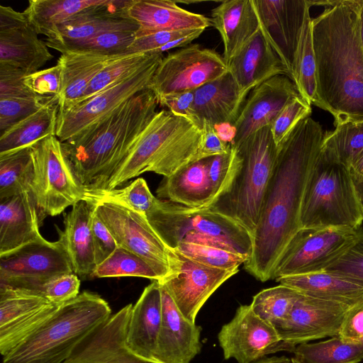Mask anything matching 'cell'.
Instances as JSON below:
<instances>
[{"label": "cell", "instance_id": "91938a15", "mask_svg": "<svg viewBox=\"0 0 363 363\" xmlns=\"http://www.w3.org/2000/svg\"><path fill=\"white\" fill-rule=\"evenodd\" d=\"M337 336L345 341L363 345V302L347 311Z\"/></svg>", "mask_w": 363, "mask_h": 363}, {"label": "cell", "instance_id": "db71d44e", "mask_svg": "<svg viewBox=\"0 0 363 363\" xmlns=\"http://www.w3.org/2000/svg\"><path fill=\"white\" fill-rule=\"evenodd\" d=\"M80 280L74 273L65 274L45 283L41 294L51 303L63 304L79 294Z\"/></svg>", "mask_w": 363, "mask_h": 363}, {"label": "cell", "instance_id": "7bdbcfd3", "mask_svg": "<svg viewBox=\"0 0 363 363\" xmlns=\"http://www.w3.org/2000/svg\"><path fill=\"white\" fill-rule=\"evenodd\" d=\"M152 55L153 54L133 53L113 57L93 79L84 96L77 103L90 99L133 74L147 62Z\"/></svg>", "mask_w": 363, "mask_h": 363}, {"label": "cell", "instance_id": "5b68a950", "mask_svg": "<svg viewBox=\"0 0 363 363\" xmlns=\"http://www.w3.org/2000/svg\"><path fill=\"white\" fill-rule=\"evenodd\" d=\"M111 315L99 295L83 291L23 342L3 356L2 363H63L76 347Z\"/></svg>", "mask_w": 363, "mask_h": 363}, {"label": "cell", "instance_id": "7c38bea8", "mask_svg": "<svg viewBox=\"0 0 363 363\" xmlns=\"http://www.w3.org/2000/svg\"><path fill=\"white\" fill-rule=\"evenodd\" d=\"M155 53L137 71L95 96L70 107L59 109L56 136L63 143L102 119L123 102L145 89L163 58Z\"/></svg>", "mask_w": 363, "mask_h": 363}, {"label": "cell", "instance_id": "f5cc1de1", "mask_svg": "<svg viewBox=\"0 0 363 363\" xmlns=\"http://www.w3.org/2000/svg\"><path fill=\"white\" fill-rule=\"evenodd\" d=\"M24 84L34 94L41 96H57L62 87V67L55 65L26 75Z\"/></svg>", "mask_w": 363, "mask_h": 363}, {"label": "cell", "instance_id": "4fadbf2b", "mask_svg": "<svg viewBox=\"0 0 363 363\" xmlns=\"http://www.w3.org/2000/svg\"><path fill=\"white\" fill-rule=\"evenodd\" d=\"M70 273L73 267L60 238L56 242L44 238L0 256V285L40 292L48 281Z\"/></svg>", "mask_w": 363, "mask_h": 363}, {"label": "cell", "instance_id": "83f0119b", "mask_svg": "<svg viewBox=\"0 0 363 363\" xmlns=\"http://www.w3.org/2000/svg\"><path fill=\"white\" fill-rule=\"evenodd\" d=\"M96 201L88 196L80 200L65 217V229H58L68 252L74 273L92 276L96 268L91 233V219Z\"/></svg>", "mask_w": 363, "mask_h": 363}, {"label": "cell", "instance_id": "d4e9b609", "mask_svg": "<svg viewBox=\"0 0 363 363\" xmlns=\"http://www.w3.org/2000/svg\"><path fill=\"white\" fill-rule=\"evenodd\" d=\"M0 201V256L44 239L39 230V214L30 192Z\"/></svg>", "mask_w": 363, "mask_h": 363}, {"label": "cell", "instance_id": "681fc988", "mask_svg": "<svg viewBox=\"0 0 363 363\" xmlns=\"http://www.w3.org/2000/svg\"><path fill=\"white\" fill-rule=\"evenodd\" d=\"M311 105L301 96L289 103L279 113L273 124L271 131L279 148L296 125L303 119L311 116Z\"/></svg>", "mask_w": 363, "mask_h": 363}, {"label": "cell", "instance_id": "9f6ffc18", "mask_svg": "<svg viewBox=\"0 0 363 363\" xmlns=\"http://www.w3.org/2000/svg\"><path fill=\"white\" fill-rule=\"evenodd\" d=\"M91 233L96 267L108 258L118 247L112 234L94 212Z\"/></svg>", "mask_w": 363, "mask_h": 363}, {"label": "cell", "instance_id": "ffe728a7", "mask_svg": "<svg viewBox=\"0 0 363 363\" xmlns=\"http://www.w3.org/2000/svg\"><path fill=\"white\" fill-rule=\"evenodd\" d=\"M299 96L295 84L286 75L274 76L254 88L232 125L234 133L230 143L238 147L253 133L271 126L282 110Z\"/></svg>", "mask_w": 363, "mask_h": 363}, {"label": "cell", "instance_id": "3957f363", "mask_svg": "<svg viewBox=\"0 0 363 363\" xmlns=\"http://www.w3.org/2000/svg\"><path fill=\"white\" fill-rule=\"evenodd\" d=\"M157 105L155 94L143 90L62 143L86 194L100 189L109 179L157 113Z\"/></svg>", "mask_w": 363, "mask_h": 363}, {"label": "cell", "instance_id": "03108f58", "mask_svg": "<svg viewBox=\"0 0 363 363\" xmlns=\"http://www.w3.org/2000/svg\"><path fill=\"white\" fill-rule=\"evenodd\" d=\"M289 363H301L300 361H298L295 357H292L289 359Z\"/></svg>", "mask_w": 363, "mask_h": 363}, {"label": "cell", "instance_id": "11a10c76", "mask_svg": "<svg viewBox=\"0 0 363 363\" xmlns=\"http://www.w3.org/2000/svg\"><path fill=\"white\" fill-rule=\"evenodd\" d=\"M26 75L16 67L0 63V99L38 96L24 84Z\"/></svg>", "mask_w": 363, "mask_h": 363}, {"label": "cell", "instance_id": "8fae6325", "mask_svg": "<svg viewBox=\"0 0 363 363\" xmlns=\"http://www.w3.org/2000/svg\"><path fill=\"white\" fill-rule=\"evenodd\" d=\"M228 72L222 55L199 44H190L163 57L148 89L157 100L172 94L194 91Z\"/></svg>", "mask_w": 363, "mask_h": 363}, {"label": "cell", "instance_id": "c3c4849f", "mask_svg": "<svg viewBox=\"0 0 363 363\" xmlns=\"http://www.w3.org/2000/svg\"><path fill=\"white\" fill-rule=\"evenodd\" d=\"M53 96L0 99V134L43 107Z\"/></svg>", "mask_w": 363, "mask_h": 363}, {"label": "cell", "instance_id": "f907efd6", "mask_svg": "<svg viewBox=\"0 0 363 363\" xmlns=\"http://www.w3.org/2000/svg\"><path fill=\"white\" fill-rule=\"evenodd\" d=\"M325 271L342 275L363 285V225L355 243Z\"/></svg>", "mask_w": 363, "mask_h": 363}, {"label": "cell", "instance_id": "8992f818", "mask_svg": "<svg viewBox=\"0 0 363 363\" xmlns=\"http://www.w3.org/2000/svg\"><path fill=\"white\" fill-rule=\"evenodd\" d=\"M362 223L363 213L350 167L322 145L306 181L301 228L358 229Z\"/></svg>", "mask_w": 363, "mask_h": 363}, {"label": "cell", "instance_id": "cb8c5ba5", "mask_svg": "<svg viewBox=\"0 0 363 363\" xmlns=\"http://www.w3.org/2000/svg\"><path fill=\"white\" fill-rule=\"evenodd\" d=\"M228 71L241 92H250L266 80L289 74L260 28L241 50L227 62Z\"/></svg>", "mask_w": 363, "mask_h": 363}, {"label": "cell", "instance_id": "60d3db41", "mask_svg": "<svg viewBox=\"0 0 363 363\" xmlns=\"http://www.w3.org/2000/svg\"><path fill=\"white\" fill-rule=\"evenodd\" d=\"M301 295L296 289L279 284L258 292L250 306L258 316L275 328L286 318Z\"/></svg>", "mask_w": 363, "mask_h": 363}, {"label": "cell", "instance_id": "e7e4bbea", "mask_svg": "<svg viewBox=\"0 0 363 363\" xmlns=\"http://www.w3.org/2000/svg\"><path fill=\"white\" fill-rule=\"evenodd\" d=\"M360 37L363 48V0H360Z\"/></svg>", "mask_w": 363, "mask_h": 363}, {"label": "cell", "instance_id": "1f68e13d", "mask_svg": "<svg viewBox=\"0 0 363 363\" xmlns=\"http://www.w3.org/2000/svg\"><path fill=\"white\" fill-rule=\"evenodd\" d=\"M208 157L191 162L164 177L157 189L158 199L189 208H206L214 199L208 176Z\"/></svg>", "mask_w": 363, "mask_h": 363}, {"label": "cell", "instance_id": "52a82bcc", "mask_svg": "<svg viewBox=\"0 0 363 363\" xmlns=\"http://www.w3.org/2000/svg\"><path fill=\"white\" fill-rule=\"evenodd\" d=\"M146 217L169 249L182 242H192L250 257V233L231 218L208 208H189L156 198Z\"/></svg>", "mask_w": 363, "mask_h": 363}, {"label": "cell", "instance_id": "b9f144b4", "mask_svg": "<svg viewBox=\"0 0 363 363\" xmlns=\"http://www.w3.org/2000/svg\"><path fill=\"white\" fill-rule=\"evenodd\" d=\"M323 145L338 161L348 167L363 152V121L335 124L332 132H325Z\"/></svg>", "mask_w": 363, "mask_h": 363}, {"label": "cell", "instance_id": "f1b7e54d", "mask_svg": "<svg viewBox=\"0 0 363 363\" xmlns=\"http://www.w3.org/2000/svg\"><path fill=\"white\" fill-rule=\"evenodd\" d=\"M127 12L142 31L206 29L212 26L211 18L182 9L176 1L133 0Z\"/></svg>", "mask_w": 363, "mask_h": 363}, {"label": "cell", "instance_id": "d590c367", "mask_svg": "<svg viewBox=\"0 0 363 363\" xmlns=\"http://www.w3.org/2000/svg\"><path fill=\"white\" fill-rule=\"evenodd\" d=\"M107 0H30L23 11L38 34L48 37L54 29L82 11Z\"/></svg>", "mask_w": 363, "mask_h": 363}, {"label": "cell", "instance_id": "603a6c76", "mask_svg": "<svg viewBox=\"0 0 363 363\" xmlns=\"http://www.w3.org/2000/svg\"><path fill=\"white\" fill-rule=\"evenodd\" d=\"M161 290L162 321L155 360L190 363L201 352V328L184 316L162 286Z\"/></svg>", "mask_w": 363, "mask_h": 363}, {"label": "cell", "instance_id": "6f0895ef", "mask_svg": "<svg viewBox=\"0 0 363 363\" xmlns=\"http://www.w3.org/2000/svg\"><path fill=\"white\" fill-rule=\"evenodd\" d=\"M201 133L198 160L225 154L229 151L231 143H228L223 140L213 125L207 121H203Z\"/></svg>", "mask_w": 363, "mask_h": 363}, {"label": "cell", "instance_id": "e575fe53", "mask_svg": "<svg viewBox=\"0 0 363 363\" xmlns=\"http://www.w3.org/2000/svg\"><path fill=\"white\" fill-rule=\"evenodd\" d=\"M58 110V97L53 96L40 110L0 134V155L56 135Z\"/></svg>", "mask_w": 363, "mask_h": 363}, {"label": "cell", "instance_id": "277c9868", "mask_svg": "<svg viewBox=\"0 0 363 363\" xmlns=\"http://www.w3.org/2000/svg\"><path fill=\"white\" fill-rule=\"evenodd\" d=\"M201 129L168 110L157 111L128 155L99 190L109 191L140 174L152 172L169 177L198 161Z\"/></svg>", "mask_w": 363, "mask_h": 363}, {"label": "cell", "instance_id": "7a4b0ae2", "mask_svg": "<svg viewBox=\"0 0 363 363\" xmlns=\"http://www.w3.org/2000/svg\"><path fill=\"white\" fill-rule=\"evenodd\" d=\"M325 6L312 18L317 95L335 124L363 121L360 0L311 1Z\"/></svg>", "mask_w": 363, "mask_h": 363}, {"label": "cell", "instance_id": "d6a6232c", "mask_svg": "<svg viewBox=\"0 0 363 363\" xmlns=\"http://www.w3.org/2000/svg\"><path fill=\"white\" fill-rule=\"evenodd\" d=\"M303 295L345 303L351 306L363 302V285L328 271L279 277L276 279Z\"/></svg>", "mask_w": 363, "mask_h": 363}, {"label": "cell", "instance_id": "5bb4252c", "mask_svg": "<svg viewBox=\"0 0 363 363\" xmlns=\"http://www.w3.org/2000/svg\"><path fill=\"white\" fill-rule=\"evenodd\" d=\"M238 271L210 267L169 249V272L157 281L184 316L196 323L198 313L209 297Z\"/></svg>", "mask_w": 363, "mask_h": 363}, {"label": "cell", "instance_id": "7402d4cb", "mask_svg": "<svg viewBox=\"0 0 363 363\" xmlns=\"http://www.w3.org/2000/svg\"><path fill=\"white\" fill-rule=\"evenodd\" d=\"M133 0H107L86 9L57 26L46 38L48 48L59 49L113 30H138L127 12Z\"/></svg>", "mask_w": 363, "mask_h": 363}, {"label": "cell", "instance_id": "ba28073f", "mask_svg": "<svg viewBox=\"0 0 363 363\" xmlns=\"http://www.w3.org/2000/svg\"><path fill=\"white\" fill-rule=\"evenodd\" d=\"M235 147L240 162L233 180L226 193L206 208L231 218L252 236L259 221L278 148L271 126L253 133Z\"/></svg>", "mask_w": 363, "mask_h": 363}, {"label": "cell", "instance_id": "94428289", "mask_svg": "<svg viewBox=\"0 0 363 363\" xmlns=\"http://www.w3.org/2000/svg\"><path fill=\"white\" fill-rule=\"evenodd\" d=\"M350 172L363 213V177L351 170Z\"/></svg>", "mask_w": 363, "mask_h": 363}, {"label": "cell", "instance_id": "f35d334b", "mask_svg": "<svg viewBox=\"0 0 363 363\" xmlns=\"http://www.w3.org/2000/svg\"><path fill=\"white\" fill-rule=\"evenodd\" d=\"M294 357L301 363H359L363 345L349 342L339 336L315 343L296 345Z\"/></svg>", "mask_w": 363, "mask_h": 363}, {"label": "cell", "instance_id": "be15d7a7", "mask_svg": "<svg viewBox=\"0 0 363 363\" xmlns=\"http://www.w3.org/2000/svg\"><path fill=\"white\" fill-rule=\"evenodd\" d=\"M289 358L282 357H265L253 363H289Z\"/></svg>", "mask_w": 363, "mask_h": 363}, {"label": "cell", "instance_id": "74e56055", "mask_svg": "<svg viewBox=\"0 0 363 363\" xmlns=\"http://www.w3.org/2000/svg\"><path fill=\"white\" fill-rule=\"evenodd\" d=\"M33 169L32 145L0 155V200L30 192Z\"/></svg>", "mask_w": 363, "mask_h": 363}, {"label": "cell", "instance_id": "bcb514c9", "mask_svg": "<svg viewBox=\"0 0 363 363\" xmlns=\"http://www.w3.org/2000/svg\"><path fill=\"white\" fill-rule=\"evenodd\" d=\"M86 196L119 203L144 216L152 208L156 199L143 178L136 179L127 186L121 189L86 194Z\"/></svg>", "mask_w": 363, "mask_h": 363}, {"label": "cell", "instance_id": "30bf717a", "mask_svg": "<svg viewBox=\"0 0 363 363\" xmlns=\"http://www.w3.org/2000/svg\"><path fill=\"white\" fill-rule=\"evenodd\" d=\"M359 228H300L280 255L272 279L325 270L355 243Z\"/></svg>", "mask_w": 363, "mask_h": 363}, {"label": "cell", "instance_id": "ee69618b", "mask_svg": "<svg viewBox=\"0 0 363 363\" xmlns=\"http://www.w3.org/2000/svg\"><path fill=\"white\" fill-rule=\"evenodd\" d=\"M173 250L203 265L224 270L239 269L247 256L223 248L192 242H182Z\"/></svg>", "mask_w": 363, "mask_h": 363}, {"label": "cell", "instance_id": "9c48e42d", "mask_svg": "<svg viewBox=\"0 0 363 363\" xmlns=\"http://www.w3.org/2000/svg\"><path fill=\"white\" fill-rule=\"evenodd\" d=\"M33 175L30 194L40 223L47 216H55L86 197V190L74 174L56 135L32 145Z\"/></svg>", "mask_w": 363, "mask_h": 363}, {"label": "cell", "instance_id": "f546056e", "mask_svg": "<svg viewBox=\"0 0 363 363\" xmlns=\"http://www.w3.org/2000/svg\"><path fill=\"white\" fill-rule=\"evenodd\" d=\"M52 58L46 43L38 38L26 16L0 29V63L16 67L30 74L40 70Z\"/></svg>", "mask_w": 363, "mask_h": 363}, {"label": "cell", "instance_id": "6da1fadb", "mask_svg": "<svg viewBox=\"0 0 363 363\" xmlns=\"http://www.w3.org/2000/svg\"><path fill=\"white\" fill-rule=\"evenodd\" d=\"M325 137L318 122L301 120L278 148L257 225L252 235V249L244 267L262 282L272 279L285 247L301 228L300 212L312 164Z\"/></svg>", "mask_w": 363, "mask_h": 363}, {"label": "cell", "instance_id": "680465c9", "mask_svg": "<svg viewBox=\"0 0 363 363\" xmlns=\"http://www.w3.org/2000/svg\"><path fill=\"white\" fill-rule=\"evenodd\" d=\"M194 100V94L191 91L164 96L157 103L173 114L186 118L201 129V125L193 109Z\"/></svg>", "mask_w": 363, "mask_h": 363}, {"label": "cell", "instance_id": "816d5d0a", "mask_svg": "<svg viewBox=\"0 0 363 363\" xmlns=\"http://www.w3.org/2000/svg\"><path fill=\"white\" fill-rule=\"evenodd\" d=\"M195 30L147 32L138 29L133 43L126 51V55L133 53L154 54L157 50L167 43L186 35Z\"/></svg>", "mask_w": 363, "mask_h": 363}, {"label": "cell", "instance_id": "44dd1931", "mask_svg": "<svg viewBox=\"0 0 363 363\" xmlns=\"http://www.w3.org/2000/svg\"><path fill=\"white\" fill-rule=\"evenodd\" d=\"M133 304L111 315L84 338L63 363H161L132 352L126 335Z\"/></svg>", "mask_w": 363, "mask_h": 363}, {"label": "cell", "instance_id": "e0dca14e", "mask_svg": "<svg viewBox=\"0 0 363 363\" xmlns=\"http://www.w3.org/2000/svg\"><path fill=\"white\" fill-rule=\"evenodd\" d=\"M62 304L40 291L0 285V352L6 355L52 318Z\"/></svg>", "mask_w": 363, "mask_h": 363}, {"label": "cell", "instance_id": "6125c7cd", "mask_svg": "<svg viewBox=\"0 0 363 363\" xmlns=\"http://www.w3.org/2000/svg\"><path fill=\"white\" fill-rule=\"evenodd\" d=\"M350 169L352 172L363 177V152L352 162Z\"/></svg>", "mask_w": 363, "mask_h": 363}, {"label": "cell", "instance_id": "4dcf8cb0", "mask_svg": "<svg viewBox=\"0 0 363 363\" xmlns=\"http://www.w3.org/2000/svg\"><path fill=\"white\" fill-rule=\"evenodd\" d=\"M212 26L219 32L228 62L259 29L252 0H225L211 10Z\"/></svg>", "mask_w": 363, "mask_h": 363}, {"label": "cell", "instance_id": "484cf974", "mask_svg": "<svg viewBox=\"0 0 363 363\" xmlns=\"http://www.w3.org/2000/svg\"><path fill=\"white\" fill-rule=\"evenodd\" d=\"M162 321L161 286L152 281L133 306L126 335L128 347L140 357L155 360Z\"/></svg>", "mask_w": 363, "mask_h": 363}, {"label": "cell", "instance_id": "2e32d148", "mask_svg": "<svg viewBox=\"0 0 363 363\" xmlns=\"http://www.w3.org/2000/svg\"><path fill=\"white\" fill-rule=\"evenodd\" d=\"M93 199L96 201L94 213L109 230L118 246L147 259L166 276L169 248L147 217L113 201Z\"/></svg>", "mask_w": 363, "mask_h": 363}, {"label": "cell", "instance_id": "ab89813d", "mask_svg": "<svg viewBox=\"0 0 363 363\" xmlns=\"http://www.w3.org/2000/svg\"><path fill=\"white\" fill-rule=\"evenodd\" d=\"M92 277H137L159 281L165 274L143 257L118 247L108 258L96 267Z\"/></svg>", "mask_w": 363, "mask_h": 363}, {"label": "cell", "instance_id": "9a60e30c", "mask_svg": "<svg viewBox=\"0 0 363 363\" xmlns=\"http://www.w3.org/2000/svg\"><path fill=\"white\" fill-rule=\"evenodd\" d=\"M218 339L224 358L238 363H253L282 351L294 352L296 347L284 342L274 325L258 316L250 304L238 308Z\"/></svg>", "mask_w": 363, "mask_h": 363}, {"label": "cell", "instance_id": "7dc6e473", "mask_svg": "<svg viewBox=\"0 0 363 363\" xmlns=\"http://www.w3.org/2000/svg\"><path fill=\"white\" fill-rule=\"evenodd\" d=\"M240 162L239 152L232 144L227 153L208 157V176L214 191V199L212 203L226 193Z\"/></svg>", "mask_w": 363, "mask_h": 363}, {"label": "cell", "instance_id": "ac0fdd59", "mask_svg": "<svg viewBox=\"0 0 363 363\" xmlns=\"http://www.w3.org/2000/svg\"><path fill=\"white\" fill-rule=\"evenodd\" d=\"M259 28L292 78L309 0H252Z\"/></svg>", "mask_w": 363, "mask_h": 363}, {"label": "cell", "instance_id": "f6af8a7d", "mask_svg": "<svg viewBox=\"0 0 363 363\" xmlns=\"http://www.w3.org/2000/svg\"><path fill=\"white\" fill-rule=\"evenodd\" d=\"M137 30H113L95 35L86 40L65 46L57 51H80L104 55H126Z\"/></svg>", "mask_w": 363, "mask_h": 363}, {"label": "cell", "instance_id": "d6986e66", "mask_svg": "<svg viewBox=\"0 0 363 363\" xmlns=\"http://www.w3.org/2000/svg\"><path fill=\"white\" fill-rule=\"evenodd\" d=\"M352 306L301 294L291 311L275 327L280 338L293 346L338 335L347 311Z\"/></svg>", "mask_w": 363, "mask_h": 363}, {"label": "cell", "instance_id": "4316f807", "mask_svg": "<svg viewBox=\"0 0 363 363\" xmlns=\"http://www.w3.org/2000/svg\"><path fill=\"white\" fill-rule=\"evenodd\" d=\"M193 109L201 125L234 124L247 99L229 71L194 91Z\"/></svg>", "mask_w": 363, "mask_h": 363}, {"label": "cell", "instance_id": "8d00e7d4", "mask_svg": "<svg viewBox=\"0 0 363 363\" xmlns=\"http://www.w3.org/2000/svg\"><path fill=\"white\" fill-rule=\"evenodd\" d=\"M312 18L309 11L295 56L291 80L299 94L311 105L320 108L317 95L316 67L312 37Z\"/></svg>", "mask_w": 363, "mask_h": 363}, {"label": "cell", "instance_id": "836d02e7", "mask_svg": "<svg viewBox=\"0 0 363 363\" xmlns=\"http://www.w3.org/2000/svg\"><path fill=\"white\" fill-rule=\"evenodd\" d=\"M114 56L72 50L62 52L57 60L62 67L59 109L79 101L93 79Z\"/></svg>", "mask_w": 363, "mask_h": 363}]
</instances>
